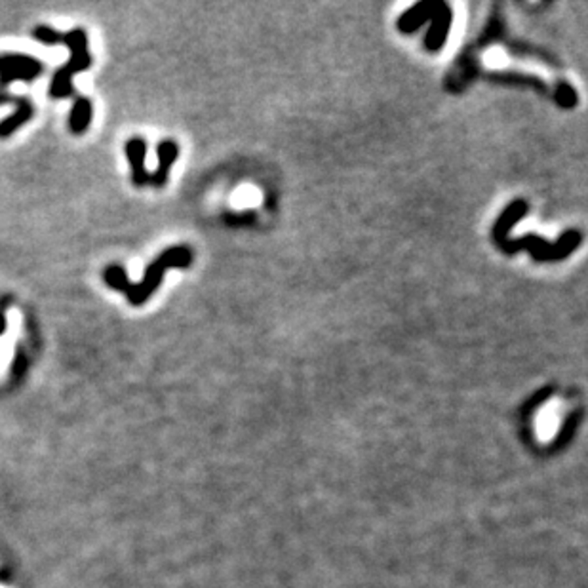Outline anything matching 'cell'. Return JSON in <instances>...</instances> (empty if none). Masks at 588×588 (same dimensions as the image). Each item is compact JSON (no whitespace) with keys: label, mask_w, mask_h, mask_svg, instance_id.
Segmentation results:
<instances>
[{"label":"cell","mask_w":588,"mask_h":588,"mask_svg":"<svg viewBox=\"0 0 588 588\" xmlns=\"http://www.w3.org/2000/svg\"><path fill=\"white\" fill-rule=\"evenodd\" d=\"M103 278H105L107 286L114 289V292H121V294L130 284L128 272H126V269L121 267V265H111V267H107L105 272H103Z\"/></svg>","instance_id":"obj_11"},{"label":"cell","mask_w":588,"mask_h":588,"mask_svg":"<svg viewBox=\"0 0 588 588\" xmlns=\"http://www.w3.org/2000/svg\"><path fill=\"white\" fill-rule=\"evenodd\" d=\"M0 103H15L14 114H10L8 118L0 122V137H10L15 130H19L23 124H27L30 121V116L35 113L33 103L27 98H19V96H8L4 91H0Z\"/></svg>","instance_id":"obj_4"},{"label":"cell","mask_w":588,"mask_h":588,"mask_svg":"<svg viewBox=\"0 0 588 588\" xmlns=\"http://www.w3.org/2000/svg\"><path fill=\"white\" fill-rule=\"evenodd\" d=\"M436 10V2H421V4H415L411 10H407L404 14L400 15L398 19V29L404 30V33H413L417 27H421L422 23L432 19V14Z\"/></svg>","instance_id":"obj_8"},{"label":"cell","mask_w":588,"mask_h":588,"mask_svg":"<svg viewBox=\"0 0 588 588\" xmlns=\"http://www.w3.org/2000/svg\"><path fill=\"white\" fill-rule=\"evenodd\" d=\"M452 21H453L452 8L447 6L445 2H436V10H434V14H432V25H430L429 35H427V38H425V46L429 48L430 52H436V50L442 48L445 37H447V30H449Z\"/></svg>","instance_id":"obj_6"},{"label":"cell","mask_w":588,"mask_h":588,"mask_svg":"<svg viewBox=\"0 0 588 588\" xmlns=\"http://www.w3.org/2000/svg\"><path fill=\"white\" fill-rule=\"evenodd\" d=\"M8 71H30V73L40 75L44 71V65L33 55L4 53V55H0V73H8Z\"/></svg>","instance_id":"obj_9"},{"label":"cell","mask_w":588,"mask_h":588,"mask_svg":"<svg viewBox=\"0 0 588 588\" xmlns=\"http://www.w3.org/2000/svg\"><path fill=\"white\" fill-rule=\"evenodd\" d=\"M37 76V73H30V71H8V73H0V90L6 88L10 82H15V80L33 82Z\"/></svg>","instance_id":"obj_13"},{"label":"cell","mask_w":588,"mask_h":588,"mask_svg":"<svg viewBox=\"0 0 588 588\" xmlns=\"http://www.w3.org/2000/svg\"><path fill=\"white\" fill-rule=\"evenodd\" d=\"M257 198H259V195H257V190H253L251 187H242L238 193H236V204L238 206H251V204H257Z\"/></svg>","instance_id":"obj_14"},{"label":"cell","mask_w":588,"mask_h":588,"mask_svg":"<svg viewBox=\"0 0 588 588\" xmlns=\"http://www.w3.org/2000/svg\"><path fill=\"white\" fill-rule=\"evenodd\" d=\"M526 213H528V202L526 200H514L501 213L497 223L493 225V240L501 251L514 256L520 249H529L535 261H560L579 248L581 233H577V231H566L560 236V240L554 242V244L537 236V234H528V236H522L516 240H508L506 238L508 229H513V225H516Z\"/></svg>","instance_id":"obj_1"},{"label":"cell","mask_w":588,"mask_h":588,"mask_svg":"<svg viewBox=\"0 0 588 588\" xmlns=\"http://www.w3.org/2000/svg\"><path fill=\"white\" fill-rule=\"evenodd\" d=\"M0 588H12V587H8V585H2V582H0Z\"/></svg>","instance_id":"obj_16"},{"label":"cell","mask_w":588,"mask_h":588,"mask_svg":"<svg viewBox=\"0 0 588 588\" xmlns=\"http://www.w3.org/2000/svg\"><path fill=\"white\" fill-rule=\"evenodd\" d=\"M61 35H63V33L52 29V27H48V25H37V27L33 29V38L46 46L60 44Z\"/></svg>","instance_id":"obj_12"},{"label":"cell","mask_w":588,"mask_h":588,"mask_svg":"<svg viewBox=\"0 0 588 588\" xmlns=\"http://www.w3.org/2000/svg\"><path fill=\"white\" fill-rule=\"evenodd\" d=\"M6 332V317H4V312L0 310V335Z\"/></svg>","instance_id":"obj_15"},{"label":"cell","mask_w":588,"mask_h":588,"mask_svg":"<svg viewBox=\"0 0 588 588\" xmlns=\"http://www.w3.org/2000/svg\"><path fill=\"white\" fill-rule=\"evenodd\" d=\"M124 151H126V159H128L130 168H132V181H134V185H137V187L147 185V183L151 181V174H149L147 168H145L147 141L139 136L132 137V139H128Z\"/></svg>","instance_id":"obj_5"},{"label":"cell","mask_w":588,"mask_h":588,"mask_svg":"<svg viewBox=\"0 0 588 588\" xmlns=\"http://www.w3.org/2000/svg\"><path fill=\"white\" fill-rule=\"evenodd\" d=\"M193 263V253L187 246H174V248L164 249L147 269H145L143 280L132 284L130 282L126 289L122 294L126 295L130 305L139 307L147 299H151V295L159 289L160 282L164 280V272L168 269H187Z\"/></svg>","instance_id":"obj_2"},{"label":"cell","mask_w":588,"mask_h":588,"mask_svg":"<svg viewBox=\"0 0 588 588\" xmlns=\"http://www.w3.org/2000/svg\"><path fill=\"white\" fill-rule=\"evenodd\" d=\"M157 154H159V168L157 172L151 175V185L157 187V189H162L168 183V175H170V168L174 164L177 157H179V145L172 141V139H164L162 143H159V149H157Z\"/></svg>","instance_id":"obj_7"},{"label":"cell","mask_w":588,"mask_h":588,"mask_svg":"<svg viewBox=\"0 0 588 588\" xmlns=\"http://www.w3.org/2000/svg\"><path fill=\"white\" fill-rule=\"evenodd\" d=\"M91 114H93V109H91V101L88 98H78L75 101V105L71 109V114H69V128L73 134L80 136L86 130L90 128L91 122Z\"/></svg>","instance_id":"obj_10"},{"label":"cell","mask_w":588,"mask_h":588,"mask_svg":"<svg viewBox=\"0 0 588 588\" xmlns=\"http://www.w3.org/2000/svg\"><path fill=\"white\" fill-rule=\"evenodd\" d=\"M61 44H65L71 52V57L69 61L60 69L55 71V75L52 76V82H50V96L55 99H65L71 98L75 93V88H73V76L80 71H86V69L91 67V55H90V48H88V35L86 30L76 27V29H71L67 33L61 35Z\"/></svg>","instance_id":"obj_3"}]
</instances>
